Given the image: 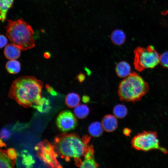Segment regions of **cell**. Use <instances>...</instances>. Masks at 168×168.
<instances>
[{"mask_svg":"<svg viewBox=\"0 0 168 168\" xmlns=\"http://www.w3.org/2000/svg\"><path fill=\"white\" fill-rule=\"evenodd\" d=\"M43 86L42 81L34 77L21 76L12 82L8 96L25 108L32 107L42 98Z\"/></svg>","mask_w":168,"mask_h":168,"instance_id":"6da1fadb","label":"cell"},{"mask_svg":"<svg viewBox=\"0 0 168 168\" xmlns=\"http://www.w3.org/2000/svg\"><path fill=\"white\" fill-rule=\"evenodd\" d=\"M90 138L88 135L80 138L76 133H62L55 137L53 143L58 156L68 162L71 158L75 159L83 156Z\"/></svg>","mask_w":168,"mask_h":168,"instance_id":"7a4b0ae2","label":"cell"},{"mask_svg":"<svg viewBox=\"0 0 168 168\" xmlns=\"http://www.w3.org/2000/svg\"><path fill=\"white\" fill-rule=\"evenodd\" d=\"M6 35L10 41L21 49L26 50L35 47L34 31L31 27L23 19L8 20Z\"/></svg>","mask_w":168,"mask_h":168,"instance_id":"3957f363","label":"cell"},{"mask_svg":"<svg viewBox=\"0 0 168 168\" xmlns=\"http://www.w3.org/2000/svg\"><path fill=\"white\" fill-rule=\"evenodd\" d=\"M148 84L135 72H133L120 83L118 95L120 99L126 102L139 101L149 91Z\"/></svg>","mask_w":168,"mask_h":168,"instance_id":"277c9868","label":"cell"},{"mask_svg":"<svg viewBox=\"0 0 168 168\" xmlns=\"http://www.w3.org/2000/svg\"><path fill=\"white\" fill-rule=\"evenodd\" d=\"M134 53V66L138 72L154 68L159 63L160 54L152 45H149L147 48L138 47Z\"/></svg>","mask_w":168,"mask_h":168,"instance_id":"5b68a950","label":"cell"},{"mask_svg":"<svg viewBox=\"0 0 168 168\" xmlns=\"http://www.w3.org/2000/svg\"><path fill=\"white\" fill-rule=\"evenodd\" d=\"M132 147L138 151L148 152L158 150L165 154L168 153L167 149L160 146L157 133L154 131H144L135 136L131 141Z\"/></svg>","mask_w":168,"mask_h":168,"instance_id":"8992f818","label":"cell"},{"mask_svg":"<svg viewBox=\"0 0 168 168\" xmlns=\"http://www.w3.org/2000/svg\"><path fill=\"white\" fill-rule=\"evenodd\" d=\"M38 158L48 167L62 168L57 159L58 155L53 143L45 140L37 143L35 147Z\"/></svg>","mask_w":168,"mask_h":168,"instance_id":"52a82bcc","label":"cell"},{"mask_svg":"<svg viewBox=\"0 0 168 168\" xmlns=\"http://www.w3.org/2000/svg\"><path fill=\"white\" fill-rule=\"evenodd\" d=\"M56 122L58 128L63 132L74 129L77 126V123L75 116L68 110L61 111L58 115Z\"/></svg>","mask_w":168,"mask_h":168,"instance_id":"ba28073f","label":"cell"},{"mask_svg":"<svg viewBox=\"0 0 168 168\" xmlns=\"http://www.w3.org/2000/svg\"><path fill=\"white\" fill-rule=\"evenodd\" d=\"M94 150L92 145L88 146L87 151L83 156L84 160L82 161L80 168H97L99 165L96 162L94 157Z\"/></svg>","mask_w":168,"mask_h":168,"instance_id":"9c48e42d","label":"cell"},{"mask_svg":"<svg viewBox=\"0 0 168 168\" xmlns=\"http://www.w3.org/2000/svg\"><path fill=\"white\" fill-rule=\"evenodd\" d=\"M101 124L104 130L108 132L114 131L118 127V121L116 117L111 114L104 116Z\"/></svg>","mask_w":168,"mask_h":168,"instance_id":"30bf717a","label":"cell"},{"mask_svg":"<svg viewBox=\"0 0 168 168\" xmlns=\"http://www.w3.org/2000/svg\"><path fill=\"white\" fill-rule=\"evenodd\" d=\"M21 49L19 48L14 44H9L5 47L4 54L5 57L8 59H16L20 56Z\"/></svg>","mask_w":168,"mask_h":168,"instance_id":"8fae6325","label":"cell"},{"mask_svg":"<svg viewBox=\"0 0 168 168\" xmlns=\"http://www.w3.org/2000/svg\"><path fill=\"white\" fill-rule=\"evenodd\" d=\"M115 70L118 77L120 78H125L131 73V68L128 62L121 61L116 65Z\"/></svg>","mask_w":168,"mask_h":168,"instance_id":"7c38bea8","label":"cell"},{"mask_svg":"<svg viewBox=\"0 0 168 168\" xmlns=\"http://www.w3.org/2000/svg\"><path fill=\"white\" fill-rule=\"evenodd\" d=\"M14 0H0V18L2 22L6 18L7 12L12 6Z\"/></svg>","mask_w":168,"mask_h":168,"instance_id":"4fadbf2b","label":"cell"},{"mask_svg":"<svg viewBox=\"0 0 168 168\" xmlns=\"http://www.w3.org/2000/svg\"><path fill=\"white\" fill-rule=\"evenodd\" d=\"M15 161L11 160L8 156L7 151L0 150V167L5 168H13Z\"/></svg>","mask_w":168,"mask_h":168,"instance_id":"5bb4252c","label":"cell"},{"mask_svg":"<svg viewBox=\"0 0 168 168\" xmlns=\"http://www.w3.org/2000/svg\"><path fill=\"white\" fill-rule=\"evenodd\" d=\"M110 37L112 43L117 45L123 44L126 40L124 33L120 30H116L113 31L111 34Z\"/></svg>","mask_w":168,"mask_h":168,"instance_id":"9a60e30c","label":"cell"},{"mask_svg":"<svg viewBox=\"0 0 168 168\" xmlns=\"http://www.w3.org/2000/svg\"><path fill=\"white\" fill-rule=\"evenodd\" d=\"M80 100V97L78 94L75 92H71L66 96L65 102L68 107L73 108L79 105Z\"/></svg>","mask_w":168,"mask_h":168,"instance_id":"2e32d148","label":"cell"},{"mask_svg":"<svg viewBox=\"0 0 168 168\" xmlns=\"http://www.w3.org/2000/svg\"><path fill=\"white\" fill-rule=\"evenodd\" d=\"M103 128L101 124L98 121H95L91 123L88 128L90 134L93 137H99L102 134Z\"/></svg>","mask_w":168,"mask_h":168,"instance_id":"e0dca14e","label":"cell"},{"mask_svg":"<svg viewBox=\"0 0 168 168\" xmlns=\"http://www.w3.org/2000/svg\"><path fill=\"white\" fill-rule=\"evenodd\" d=\"M6 68L7 71L10 74L17 73L20 71V63L16 59L10 60L6 64Z\"/></svg>","mask_w":168,"mask_h":168,"instance_id":"ac0fdd59","label":"cell"},{"mask_svg":"<svg viewBox=\"0 0 168 168\" xmlns=\"http://www.w3.org/2000/svg\"><path fill=\"white\" fill-rule=\"evenodd\" d=\"M75 116L79 119H83L88 115L89 109L88 107L84 104H80L74 108L73 110Z\"/></svg>","mask_w":168,"mask_h":168,"instance_id":"d6986e66","label":"cell"},{"mask_svg":"<svg viewBox=\"0 0 168 168\" xmlns=\"http://www.w3.org/2000/svg\"><path fill=\"white\" fill-rule=\"evenodd\" d=\"M113 112L116 117L119 119H122L127 115L128 109L124 105L118 104L114 106Z\"/></svg>","mask_w":168,"mask_h":168,"instance_id":"ffe728a7","label":"cell"},{"mask_svg":"<svg viewBox=\"0 0 168 168\" xmlns=\"http://www.w3.org/2000/svg\"><path fill=\"white\" fill-rule=\"evenodd\" d=\"M49 101L47 99L43 97L38 104L32 107L40 112H46L49 111L51 108Z\"/></svg>","mask_w":168,"mask_h":168,"instance_id":"44dd1931","label":"cell"},{"mask_svg":"<svg viewBox=\"0 0 168 168\" xmlns=\"http://www.w3.org/2000/svg\"><path fill=\"white\" fill-rule=\"evenodd\" d=\"M22 158V163L26 167L30 168L32 167L35 163V161L32 156L28 153L26 150H23L21 153Z\"/></svg>","mask_w":168,"mask_h":168,"instance_id":"7402d4cb","label":"cell"},{"mask_svg":"<svg viewBox=\"0 0 168 168\" xmlns=\"http://www.w3.org/2000/svg\"><path fill=\"white\" fill-rule=\"evenodd\" d=\"M159 63L163 67L168 68V51H166L160 55Z\"/></svg>","mask_w":168,"mask_h":168,"instance_id":"603a6c76","label":"cell"},{"mask_svg":"<svg viewBox=\"0 0 168 168\" xmlns=\"http://www.w3.org/2000/svg\"><path fill=\"white\" fill-rule=\"evenodd\" d=\"M7 152L9 157L11 160L15 161L17 156V154L15 150L13 148H10L7 149Z\"/></svg>","mask_w":168,"mask_h":168,"instance_id":"cb8c5ba5","label":"cell"},{"mask_svg":"<svg viewBox=\"0 0 168 168\" xmlns=\"http://www.w3.org/2000/svg\"><path fill=\"white\" fill-rule=\"evenodd\" d=\"M11 133L6 128H2L0 131V138L2 139H7L9 138Z\"/></svg>","mask_w":168,"mask_h":168,"instance_id":"d4e9b609","label":"cell"},{"mask_svg":"<svg viewBox=\"0 0 168 168\" xmlns=\"http://www.w3.org/2000/svg\"><path fill=\"white\" fill-rule=\"evenodd\" d=\"M0 48L5 46L7 44L8 41L7 38L3 35H1L0 36Z\"/></svg>","mask_w":168,"mask_h":168,"instance_id":"484cf974","label":"cell"},{"mask_svg":"<svg viewBox=\"0 0 168 168\" xmlns=\"http://www.w3.org/2000/svg\"><path fill=\"white\" fill-rule=\"evenodd\" d=\"M46 87L49 92L51 95L55 96L57 95L56 92L54 90L52 87L47 84L46 85Z\"/></svg>","mask_w":168,"mask_h":168,"instance_id":"4316f807","label":"cell"},{"mask_svg":"<svg viewBox=\"0 0 168 168\" xmlns=\"http://www.w3.org/2000/svg\"><path fill=\"white\" fill-rule=\"evenodd\" d=\"M85 75L82 73H79L77 77V80L80 82H83L85 80Z\"/></svg>","mask_w":168,"mask_h":168,"instance_id":"83f0119b","label":"cell"},{"mask_svg":"<svg viewBox=\"0 0 168 168\" xmlns=\"http://www.w3.org/2000/svg\"><path fill=\"white\" fill-rule=\"evenodd\" d=\"M131 132V130L129 128H125L123 130L124 134L127 136H129Z\"/></svg>","mask_w":168,"mask_h":168,"instance_id":"f1b7e54d","label":"cell"},{"mask_svg":"<svg viewBox=\"0 0 168 168\" xmlns=\"http://www.w3.org/2000/svg\"><path fill=\"white\" fill-rule=\"evenodd\" d=\"M82 100L84 103H87L89 101L90 98L87 96H84L82 97Z\"/></svg>","mask_w":168,"mask_h":168,"instance_id":"f546056e","label":"cell"},{"mask_svg":"<svg viewBox=\"0 0 168 168\" xmlns=\"http://www.w3.org/2000/svg\"><path fill=\"white\" fill-rule=\"evenodd\" d=\"M44 56L46 58H49L50 56V54L48 52H46L44 54Z\"/></svg>","mask_w":168,"mask_h":168,"instance_id":"4dcf8cb0","label":"cell"},{"mask_svg":"<svg viewBox=\"0 0 168 168\" xmlns=\"http://www.w3.org/2000/svg\"><path fill=\"white\" fill-rule=\"evenodd\" d=\"M5 146H6L4 142H3L2 140L1 139H1H0V147H4Z\"/></svg>","mask_w":168,"mask_h":168,"instance_id":"1f68e13d","label":"cell"},{"mask_svg":"<svg viewBox=\"0 0 168 168\" xmlns=\"http://www.w3.org/2000/svg\"><path fill=\"white\" fill-rule=\"evenodd\" d=\"M147 0H145V2H147Z\"/></svg>","mask_w":168,"mask_h":168,"instance_id":"d6a6232c","label":"cell"}]
</instances>
